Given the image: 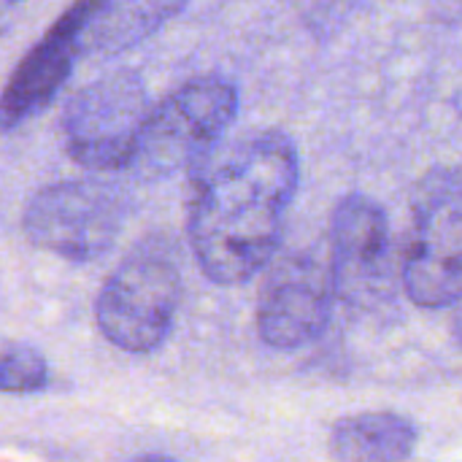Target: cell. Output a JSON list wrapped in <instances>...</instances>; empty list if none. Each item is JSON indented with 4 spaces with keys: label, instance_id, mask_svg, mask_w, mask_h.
I'll use <instances>...</instances> for the list:
<instances>
[{
    "label": "cell",
    "instance_id": "9c48e42d",
    "mask_svg": "<svg viewBox=\"0 0 462 462\" xmlns=\"http://www.w3.org/2000/svg\"><path fill=\"white\" fill-rule=\"evenodd\" d=\"M76 3L51 24V30L27 51L0 92V130H14L43 111L65 87L76 60Z\"/></svg>",
    "mask_w": 462,
    "mask_h": 462
},
{
    "label": "cell",
    "instance_id": "4fadbf2b",
    "mask_svg": "<svg viewBox=\"0 0 462 462\" xmlns=\"http://www.w3.org/2000/svg\"><path fill=\"white\" fill-rule=\"evenodd\" d=\"M452 306H455V336H457V341H460L462 346V295Z\"/></svg>",
    "mask_w": 462,
    "mask_h": 462
},
{
    "label": "cell",
    "instance_id": "8fae6325",
    "mask_svg": "<svg viewBox=\"0 0 462 462\" xmlns=\"http://www.w3.org/2000/svg\"><path fill=\"white\" fill-rule=\"evenodd\" d=\"M417 425L395 411L344 417L330 430V457L338 462H398L417 449Z\"/></svg>",
    "mask_w": 462,
    "mask_h": 462
},
{
    "label": "cell",
    "instance_id": "30bf717a",
    "mask_svg": "<svg viewBox=\"0 0 462 462\" xmlns=\"http://www.w3.org/2000/svg\"><path fill=\"white\" fill-rule=\"evenodd\" d=\"M187 0H76V43L81 54H122L162 30Z\"/></svg>",
    "mask_w": 462,
    "mask_h": 462
},
{
    "label": "cell",
    "instance_id": "7c38bea8",
    "mask_svg": "<svg viewBox=\"0 0 462 462\" xmlns=\"http://www.w3.org/2000/svg\"><path fill=\"white\" fill-rule=\"evenodd\" d=\"M49 382V365L43 355L27 344L0 341V393L32 395Z\"/></svg>",
    "mask_w": 462,
    "mask_h": 462
},
{
    "label": "cell",
    "instance_id": "8992f818",
    "mask_svg": "<svg viewBox=\"0 0 462 462\" xmlns=\"http://www.w3.org/2000/svg\"><path fill=\"white\" fill-rule=\"evenodd\" d=\"M125 203L116 189L73 179L38 189L22 214L27 241L70 263L103 257L119 238Z\"/></svg>",
    "mask_w": 462,
    "mask_h": 462
},
{
    "label": "cell",
    "instance_id": "6da1fadb",
    "mask_svg": "<svg viewBox=\"0 0 462 462\" xmlns=\"http://www.w3.org/2000/svg\"><path fill=\"white\" fill-rule=\"evenodd\" d=\"M189 244L203 276L236 287L276 257L284 217L298 192L300 160L290 135L249 133L211 149L195 168Z\"/></svg>",
    "mask_w": 462,
    "mask_h": 462
},
{
    "label": "cell",
    "instance_id": "277c9868",
    "mask_svg": "<svg viewBox=\"0 0 462 462\" xmlns=\"http://www.w3.org/2000/svg\"><path fill=\"white\" fill-rule=\"evenodd\" d=\"M238 89L222 76H198L152 106L130 168L141 179H162L195 168L236 122Z\"/></svg>",
    "mask_w": 462,
    "mask_h": 462
},
{
    "label": "cell",
    "instance_id": "3957f363",
    "mask_svg": "<svg viewBox=\"0 0 462 462\" xmlns=\"http://www.w3.org/2000/svg\"><path fill=\"white\" fill-rule=\"evenodd\" d=\"M401 282L420 309H444L462 295V168L457 165H436L414 187Z\"/></svg>",
    "mask_w": 462,
    "mask_h": 462
},
{
    "label": "cell",
    "instance_id": "7a4b0ae2",
    "mask_svg": "<svg viewBox=\"0 0 462 462\" xmlns=\"http://www.w3.org/2000/svg\"><path fill=\"white\" fill-rule=\"evenodd\" d=\"M181 290V268L171 241L149 236L103 282L95 300L97 330L122 352L149 355L168 341Z\"/></svg>",
    "mask_w": 462,
    "mask_h": 462
},
{
    "label": "cell",
    "instance_id": "5b68a950",
    "mask_svg": "<svg viewBox=\"0 0 462 462\" xmlns=\"http://www.w3.org/2000/svg\"><path fill=\"white\" fill-rule=\"evenodd\" d=\"M149 111L152 103L138 73H106L70 97L62 116L65 149L89 171L130 168Z\"/></svg>",
    "mask_w": 462,
    "mask_h": 462
},
{
    "label": "cell",
    "instance_id": "52a82bcc",
    "mask_svg": "<svg viewBox=\"0 0 462 462\" xmlns=\"http://www.w3.org/2000/svg\"><path fill=\"white\" fill-rule=\"evenodd\" d=\"M257 295V333L271 349H300L328 328L336 284L333 271L311 254H284L268 263Z\"/></svg>",
    "mask_w": 462,
    "mask_h": 462
},
{
    "label": "cell",
    "instance_id": "ba28073f",
    "mask_svg": "<svg viewBox=\"0 0 462 462\" xmlns=\"http://www.w3.org/2000/svg\"><path fill=\"white\" fill-rule=\"evenodd\" d=\"M333 284L344 300H376L393 279V236L384 208L360 192L344 195L330 217Z\"/></svg>",
    "mask_w": 462,
    "mask_h": 462
}]
</instances>
